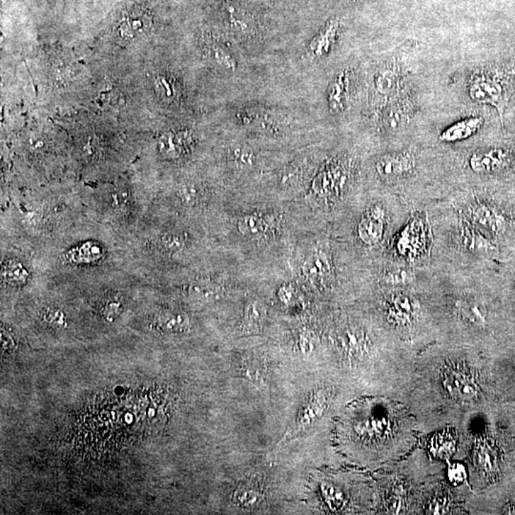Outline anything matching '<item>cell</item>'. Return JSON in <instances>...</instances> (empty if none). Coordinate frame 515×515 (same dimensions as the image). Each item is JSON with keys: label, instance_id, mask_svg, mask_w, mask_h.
Returning <instances> with one entry per match:
<instances>
[{"label": "cell", "instance_id": "52a82bcc", "mask_svg": "<svg viewBox=\"0 0 515 515\" xmlns=\"http://www.w3.org/2000/svg\"><path fill=\"white\" fill-rule=\"evenodd\" d=\"M444 385L451 397L459 401L472 402L479 395L475 380L461 371L451 370L446 374Z\"/></svg>", "mask_w": 515, "mask_h": 515}, {"label": "cell", "instance_id": "2e32d148", "mask_svg": "<svg viewBox=\"0 0 515 515\" xmlns=\"http://www.w3.org/2000/svg\"><path fill=\"white\" fill-rule=\"evenodd\" d=\"M460 317L472 324L481 326L486 323L487 311L482 302L475 300H463L457 305Z\"/></svg>", "mask_w": 515, "mask_h": 515}, {"label": "cell", "instance_id": "d6986e66", "mask_svg": "<svg viewBox=\"0 0 515 515\" xmlns=\"http://www.w3.org/2000/svg\"><path fill=\"white\" fill-rule=\"evenodd\" d=\"M461 237L465 247L475 252H487L492 249L489 239L483 235L482 231L475 227L465 225L461 230Z\"/></svg>", "mask_w": 515, "mask_h": 515}, {"label": "cell", "instance_id": "f1b7e54d", "mask_svg": "<svg viewBox=\"0 0 515 515\" xmlns=\"http://www.w3.org/2000/svg\"><path fill=\"white\" fill-rule=\"evenodd\" d=\"M261 494L257 490L250 489V487H239L235 492L236 502L241 504L244 506H251L260 502Z\"/></svg>", "mask_w": 515, "mask_h": 515}, {"label": "cell", "instance_id": "cb8c5ba5", "mask_svg": "<svg viewBox=\"0 0 515 515\" xmlns=\"http://www.w3.org/2000/svg\"><path fill=\"white\" fill-rule=\"evenodd\" d=\"M186 137L183 134L167 133L159 140V149L164 156H180L186 146Z\"/></svg>", "mask_w": 515, "mask_h": 515}, {"label": "cell", "instance_id": "277c9868", "mask_svg": "<svg viewBox=\"0 0 515 515\" xmlns=\"http://www.w3.org/2000/svg\"><path fill=\"white\" fill-rule=\"evenodd\" d=\"M222 18L225 26L234 35L249 38L256 33V24L251 15L235 2L225 0L222 4Z\"/></svg>", "mask_w": 515, "mask_h": 515}, {"label": "cell", "instance_id": "484cf974", "mask_svg": "<svg viewBox=\"0 0 515 515\" xmlns=\"http://www.w3.org/2000/svg\"><path fill=\"white\" fill-rule=\"evenodd\" d=\"M189 293L195 298L211 300L220 295V288L211 281H198L189 286Z\"/></svg>", "mask_w": 515, "mask_h": 515}, {"label": "cell", "instance_id": "44dd1931", "mask_svg": "<svg viewBox=\"0 0 515 515\" xmlns=\"http://www.w3.org/2000/svg\"><path fill=\"white\" fill-rule=\"evenodd\" d=\"M103 255V251L100 245L86 242L69 252L67 258L74 263L90 264L100 260Z\"/></svg>", "mask_w": 515, "mask_h": 515}, {"label": "cell", "instance_id": "f546056e", "mask_svg": "<svg viewBox=\"0 0 515 515\" xmlns=\"http://www.w3.org/2000/svg\"><path fill=\"white\" fill-rule=\"evenodd\" d=\"M202 189L197 184L189 183L181 187L180 191V196L181 200L184 203H188V205H194V203L199 202L200 198H202Z\"/></svg>", "mask_w": 515, "mask_h": 515}, {"label": "cell", "instance_id": "e0dca14e", "mask_svg": "<svg viewBox=\"0 0 515 515\" xmlns=\"http://www.w3.org/2000/svg\"><path fill=\"white\" fill-rule=\"evenodd\" d=\"M264 318H266V310L264 305L258 302H250L245 310L244 321L241 326L242 332L249 334L259 332Z\"/></svg>", "mask_w": 515, "mask_h": 515}, {"label": "cell", "instance_id": "8fae6325", "mask_svg": "<svg viewBox=\"0 0 515 515\" xmlns=\"http://www.w3.org/2000/svg\"><path fill=\"white\" fill-rule=\"evenodd\" d=\"M509 162V154L502 149L477 151L470 159V166L476 173L494 172L505 166Z\"/></svg>", "mask_w": 515, "mask_h": 515}, {"label": "cell", "instance_id": "4316f807", "mask_svg": "<svg viewBox=\"0 0 515 515\" xmlns=\"http://www.w3.org/2000/svg\"><path fill=\"white\" fill-rule=\"evenodd\" d=\"M346 87H348V79L346 74H341L334 81L330 92V106L334 110H341L345 106Z\"/></svg>", "mask_w": 515, "mask_h": 515}, {"label": "cell", "instance_id": "7402d4cb", "mask_svg": "<svg viewBox=\"0 0 515 515\" xmlns=\"http://www.w3.org/2000/svg\"><path fill=\"white\" fill-rule=\"evenodd\" d=\"M158 326L159 329L166 332L178 333L183 332L188 329V317L181 312L162 313L158 318Z\"/></svg>", "mask_w": 515, "mask_h": 515}, {"label": "cell", "instance_id": "8992f818", "mask_svg": "<svg viewBox=\"0 0 515 515\" xmlns=\"http://www.w3.org/2000/svg\"><path fill=\"white\" fill-rule=\"evenodd\" d=\"M413 112L414 107L409 96L395 98L383 111L382 125L387 130H400L409 123Z\"/></svg>", "mask_w": 515, "mask_h": 515}, {"label": "cell", "instance_id": "d4e9b609", "mask_svg": "<svg viewBox=\"0 0 515 515\" xmlns=\"http://www.w3.org/2000/svg\"><path fill=\"white\" fill-rule=\"evenodd\" d=\"M230 159L238 168H249L255 164V154L251 148L244 145H233L230 150Z\"/></svg>", "mask_w": 515, "mask_h": 515}, {"label": "cell", "instance_id": "603a6c76", "mask_svg": "<svg viewBox=\"0 0 515 515\" xmlns=\"http://www.w3.org/2000/svg\"><path fill=\"white\" fill-rule=\"evenodd\" d=\"M239 230L242 235L249 238L258 239L264 236L267 230V224L264 217L257 215H249L239 222Z\"/></svg>", "mask_w": 515, "mask_h": 515}, {"label": "cell", "instance_id": "6da1fadb", "mask_svg": "<svg viewBox=\"0 0 515 515\" xmlns=\"http://www.w3.org/2000/svg\"><path fill=\"white\" fill-rule=\"evenodd\" d=\"M505 79L503 74L497 70H480L475 72L469 81L472 100L495 107L502 121L509 98V84Z\"/></svg>", "mask_w": 515, "mask_h": 515}, {"label": "cell", "instance_id": "9c48e42d", "mask_svg": "<svg viewBox=\"0 0 515 515\" xmlns=\"http://www.w3.org/2000/svg\"><path fill=\"white\" fill-rule=\"evenodd\" d=\"M327 404H329V392L327 390H321L314 392L308 399L304 409L299 413L295 424L296 428H294L293 431H302L312 425L316 419L326 412Z\"/></svg>", "mask_w": 515, "mask_h": 515}, {"label": "cell", "instance_id": "1f68e13d", "mask_svg": "<svg viewBox=\"0 0 515 515\" xmlns=\"http://www.w3.org/2000/svg\"><path fill=\"white\" fill-rule=\"evenodd\" d=\"M448 479L451 483L461 484L467 479V470L464 465L455 463L448 468Z\"/></svg>", "mask_w": 515, "mask_h": 515}, {"label": "cell", "instance_id": "7a4b0ae2", "mask_svg": "<svg viewBox=\"0 0 515 515\" xmlns=\"http://www.w3.org/2000/svg\"><path fill=\"white\" fill-rule=\"evenodd\" d=\"M152 18L147 11L132 7L125 11L115 26V35L120 43H131L142 40L149 33Z\"/></svg>", "mask_w": 515, "mask_h": 515}, {"label": "cell", "instance_id": "ac0fdd59", "mask_svg": "<svg viewBox=\"0 0 515 515\" xmlns=\"http://www.w3.org/2000/svg\"><path fill=\"white\" fill-rule=\"evenodd\" d=\"M302 271L310 279H321L327 277L330 273L329 259L323 253H313L305 261Z\"/></svg>", "mask_w": 515, "mask_h": 515}, {"label": "cell", "instance_id": "e575fe53", "mask_svg": "<svg viewBox=\"0 0 515 515\" xmlns=\"http://www.w3.org/2000/svg\"><path fill=\"white\" fill-rule=\"evenodd\" d=\"M46 317L49 323L56 324V326L59 327L64 324V318H63L62 314L57 310H49Z\"/></svg>", "mask_w": 515, "mask_h": 515}, {"label": "cell", "instance_id": "3957f363", "mask_svg": "<svg viewBox=\"0 0 515 515\" xmlns=\"http://www.w3.org/2000/svg\"><path fill=\"white\" fill-rule=\"evenodd\" d=\"M239 120L245 125H254L258 130L271 135L283 133L289 123L288 115L271 110L244 112L239 115Z\"/></svg>", "mask_w": 515, "mask_h": 515}, {"label": "cell", "instance_id": "4dcf8cb0", "mask_svg": "<svg viewBox=\"0 0 515 515\" xmlns=\"http://www.w3.org/2000/svg\"><path fill=\"white\" fill-rule=\"evenodd\" d=\"M161 244L162 249L166 252H177L183 249V239H181V236L170 234V235L162 237Z\"/></svg>", "mask_w": 515, "mask_h": 515}, {"label": "cell", "instance_id": "7c38bea8", "mask_svg": "<svg viewBox=\"0 0 515 515\" xmlns=\"http://www.w3.org/2000/svg\"><path fill=\"white\" fill-rule=\"evenodd\" d=\"M419 312V305L412 297L406 294H396L388 305L390 317L399 324L412 323Z\"/></svg>", "mask_w": 515, "mask_h": 515}, {"label": "cell", "instance_id": "4fadbf2b", "mask_svg": "<svg viewBox=\"0 0 515 515\" xmlns=\"http://www.w3.org/2000/svg\"><path fill=\"white\" fill-rule=\"evenodd\" d=\"M401 72L395 64H385L379 67L374 77L377 93L385 98H393L397 95L401 84Z\"/></svg>", "mask_w": 515, "mask_h": 515}, {"label": "cell", "instance_id": "9a60e30c", "mask_svg": "<svg viewBox=\"0 0 515 515\" xmlns=\"http://www.w3.org/2000/svg\"><path fill=\"white\" fill-rule=\"evenodd\" d=\"M482 117H472L457 121L440 135V140L445 142H455L468 139L479 130L483 125Z\"/></svg>", "mask_w": 515, "mask_h": 515}, {"label": "cell", "instance_id": "ffe728a7", "mask_svg": "<svg viewBox=\"0 0 515 515\" xmlns=\"http://www.w3.org/2000/svg\"><path fill=\"white\" fill-rule=\"evenodd\" d=\"M29 271L26 266L16 260H9L2 267V278L11 285H21L29 279Z\"/></svg>", "mask_w": 515, "mask_h": 515}, {"label": "cell", "instance_id": "30bf717a", "mask_svg": "<svg viewBox=\"0 0 515 515\" xmlns=\"http://www.w3.org/2000/svg\"><path fill=\"white\" fill-rule=\"evenodd\" d=\"M385 231V212L375 206L368 212V216L361 220L358 233L361 239L368 244H375L381 241Z\"/></svg>", "mask_w": 515, "mask_h": 515}, {"label": "cell", "instance_id": "d6a6232c", "mask_svg": "<svg viewBox=\"0 0 515 515\" xmlns=\"http://www.w3.org/2000/svg\"><path fill=\"white\" fill-rule=\"evenodd\" d=\"M121 310H123V307H121L120 302L111 300V301L107 302L106 305H104L103 310V317L107 321L113 322L120 316Z\"/></svg>", "mask_w": 515, "mask_h": 515}, {"label": "cell", "instance_id": "5bb4252c", "mask_svg": "<svg viewBox=\"0 0 515 515\" xmlns=\"http://www.w3.org/2000/svg\"><path fill=\"white\" fill-rule=\"evenodd\" d=\"M203 55L211 65L225 73H234L238 67L235 57L227 47L217 41L209 40L203 44Z\"/></svg>", "mask_w": 515, "mask_h": 515}, {"label": "cell", "instance_id": "83f0119b", "mask_svg": "<svg viewBox=\"0 0 515 515\" xmlns=\"http://www.w3.org/2000/svg\"><path fill=\"white\" fill-rule=\"evenodd\" d=\"M412 271L406 268H393L385 271L382 276V282L390 285H402L412 283Z\"/></svg>", "mask_w": 515, "mask_h": 515}, {"label": "cell", "instance_id": "5b68a950", "mask_svg": "<svg viewBox=\"0 0 515 515\" xmlns=\"http://www.w3.org/2000/svg\"><path fill=\"white\" fill-rule=\"evenodd\" d=\"M415 161L409 152H397L382 156L376 162V170L385 180L404 177L414 169Z\"/></svg>", "mask_w": 515, "mask_h": 515}, {"label": "cell", "instance_id": "836d02e7", "mask_svg": "<svg viewBox=\"0 0 515 515\" xmlns=\"http://www.w3.org/2000/svg\"><path fill=\"white\" fill-rule=\"evenodd\" d=\"M324 494H326L327 502L334 509L340 508L341 504L344 503V495L334 487L327 486L326 489H324Z\"/></svg>", "mask_w": 515, "mask_h": 515}, {"label": "cell", "instance_id": "ba28073f", "mask_svg": "<svg viewBox=\"0 0 515 515\" xmlns=\"http://www.w3.org/2000/svg\"><path fill=\"white\" fill-rule=\"evenodd\" d=\"M468 213L472 220L473 227L480 228L483 232L497 234L505 227V219L502 215L497 209L483 203L472 205Z\"/></svg>", "mask_w": 515, "mask_h": 515}]
</instances>
